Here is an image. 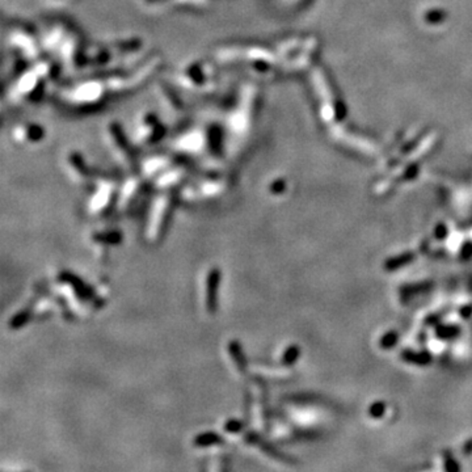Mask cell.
Returning <instances> with one entry per match:
<instances>
[{
    "instance_id": "1",
    "label": "cell",
    "mask_w": 472,
    "mask_h": 472,
    "mask_svg": "<svg viewBox=\"0 0 472 472\" xmlns=\"http://www.w3.org/2000/svg\"><path fill=\"white\" fill-rule=\"evenodd\" d=\"M218 272L214 270L211 274L209 276V280H207V303H209V309L210 307H214L216 306V289H217V283H218Z\"/></svg>"
}]
</instances>
